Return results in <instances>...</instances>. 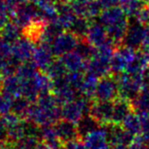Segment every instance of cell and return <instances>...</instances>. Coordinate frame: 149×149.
<instances>
[{"instance_id": "1", "label": "cell", "mask_w": 149, "mask_h": 149, "mask_svg": "<svg viewBox=\"0 0 149 149\" xmlns=\"http://www.w3.org/2000/svg\"><path fill=\"white\" fill-rule=\"evenodd\" d=\"M61 119V105L52 92L39 95L31 104L27 121L41 127L54 125Z\"/></svg>"}, {"instance_id": "2", "label": "cell", "mask_w": 149, "mask_h": 149, "mask_svg": "<svg viewBox=\"0 0 149 149\" xmlns=\"http://www.w3.org/2000/svg\"><path fill=\"white\" fill-rule=\"evenodd\" d=\"M116 76H118L120 97L128 101H132L145 85L143 74H134L123 71Z\"/></svg>"}, {"instance_id": "3", "label": "cell", "mask_w": 149, "mask_h": 149, "mask_svg": "<svg viewBox=\"0 0 149 149\" xmlns=\"http://www.w3.org/2000/svg\"><path fill=\"white\" fill-rule=\"evenodd\" d=\"M89 100L84 96H78L75 99L61 105V119L77 123L86 115L88 114L90 104Z\"/></svg>"}, {"instance_id": "4", "label": "cell", "mask_w": 149, "mask_h": 149, "mask_svg": "<svg viewBox=\"0 0 149 149\" xmlns=\"http://www.w3.org/2000/svg\"><path fill=\"white\" fill-rule=\"evenodd\" d=\"M120 97L118 80L115 76L107 75L99 79L94 93L93 100L113 102Z\"/></svg>"}, {"instance_id": "5", "label": "cell", "mask_w": 149, "mask_h": 149, "mask_svg": "<svg viewBox=\"0 0 149 149\" xmlns=\"http://www.w3.org/2000/svg\"><path fill=\"white\" fill-rule=\"evenodd\" d=\"M10 19L22 30L36 20H44L37 6L33 2H27L18 6Z\"/></svg>"}, {"instance_id": "6", "label": "cell", "mask_w": 149, "mask_h": 149, "mask_svg": "<svg viewBox=\"0 0 149 149\" xmlns=\"http://www.w3.org/2000/svg\"><path fill=\"white\" fill-rule=\"evenodd\" d=\"M136 49L121 45L115 50L110 58V71L118 75L125 70L128 64L135 55Z\"/></svg>"}, {"instance_id": "7", "label": "cell", "mask_w": 149, "mask_h": 149, "mask_svg": "<svg viewBox=\"0 0 149 149\" xmlns=\"http://www.w3.org/2000/svg\"><path fill=\"white\" fill-rule=\"evenodd\" d=\"M112 114H113V102L91 101L88 115L101 126L111 125Z\"/></svg>"}, {"instance_id": "8", "label": "cell", "mask_w": 149, "mask_h": 149, "mask_svg": "<svg viewBox=\"0 0 149 149\" xmlns=\"http://www.w3.org/2000/svg\"><path fill=\"white\" fill-rule=\"evenodd\" d=\"M79 37L73 32L65 30L60 32L52 42V48L55 56H62L65 53H68L74 50L79 42Z\"/></svg>"}, {"instance_id": "9", "label": "cell", "mask_w": 149, "mask_h": 149, "mask_svg": "<svg viewBox=\"0 0 149 149\" xmlns=\"http://www.w3.org/2000/svg\"><path fill=\"white\" fill-rule=\"evenodd\" d=\"M145 32H146V26H144L139 20L136 19L134 22L130 23L128 21V26H127L122 45L134 49L141 48L143 42Z\"/></svg>"}, {"instance_id": "10", "label": "cell", "mask_w": 149, "mask_h": 149, "mask_svg": "<svg viewBox=\"0 0 149 149\" xmlns=\"http://www.w3.org/2000/svg\"><path fill=\"white\" fill-rule=\"evenodd\" d=\"M54 58L55 55L53 53L52 45L47 42H39L35 45L31 60L33 62L39 70L45 71Z\"/></svg>"}, {"instance_id": "11", "label": "cell", "mask_w": 149, "mask_h": 149, "mask_svg": "<svg viewBox=\"0 0 149 149\" xmlns=\"http://www.w3.org/2000/svg\"><path fill=\"white\" fill-rule=\"evenodd\" d=\"M88 149H110V141L105 126H99L83 137Z\"/></svg>"}, {"instance_id": "12", "label": "cell", "mask_w": 149, "mask_h": 149, "mask_svg": "<svg viewBox=\"0 0 149 149\" xmlns=\"http://www.w3.org/2000/svg\"><path fill=\"white\" fill-rule=\"evenodd\" d=\"M52 94L56 98V100L60 104V105L75 99L76 97L80 95L77 90L72 88L68 83L65 76L62 78L53 80Z\"/></svg>"}, {"instance_id": "13", "label": "cell", "mask_w": 149, "mask_h": 149, "mask_svg": "<svg viewBox=\"0 0 149 149\" xmlns=\"http://www.w3.org/2000/svg\"><path fill=\"white\" fill-rule=\"evenodd\" d=\"M35 43L26 36H21L12 44V56L19 63L31 59L35 48Z\"/></svg>"}, {"instance_id": "14", "label": "cell", "mask_w": 149, "mask_h": 149, "mask_svg": "<svg viewBox=\"0 0 149 149\" xmlns=\"http://www.w3.org/2000/svg\"><path fill=\"white\" fill-rule=\"evenodd\" d=\"M86 72L99 79L107 75H109L111 72L110 58L102 56L95 52V54L88 60Z\"/></svg>"}, {"instance_id": "15", "label": "cell", "mask_w": 149, "mask_h": 149, "mask_svg": "<svg viewBox=\"0 0 149 149\" xmlns=\"http://www.w3.org/2000/svg\"><path fill=\"white\" fill-rule=\"evenodd\" d=\"M105 127L107 129L111 147L117 146V145L127 147L133 143L136 138L129 132H127L121 125H105Z\"/></svg>"}, {"instance_id": "16", "label": "cell", "mask_w": 149, "mask_h": 149, "mask_svg": "<svg viewBox=\"0 0 149 149\" xmlns=\"http://www.w3.org/2000/svg\"><path fill=\"white\" fill-rule=\"evenodd\" d=\"M85 39L95 48L102 46L109 40L107 33V30L99 21L98 22H94V21L90 22Z\"/></svg>"}, {"instance_id": "17", "label": "cell", "mask_w": 149, "mask_h": 149, "mask_svg": "<svg viewBox=\"0 0 149 149\" xmlns=\"http://www.w3.org/2000/svg\"><path fill=\"white\" fill-rule=\"evenodd\" d=\"M53 126L58 138L63 145L68 141L73 140L77 137H81L79 135L77 125L72 122L67 121L65 119H60L59 121L54 123Z\"/></svg>"}, {"instance_id": "18", "label": "cell", "mask_w": 149, "mask_h": 149, "mask_svg": "<svg viewBox=\"0 0 149 149\" xmlns=\"http://www.w3.org/2000/svg\"><path fill=\"white\" fill-rule=\"evenodd\" d=\"M22 80L17 75H10L2 79L0 91L14 99V98L22 96Z\"/></svg>"}, {"instance_id": "19", "label": "cell", "mask_w": 149, "mask_h": 149, "mask_svg": "<svg viewBox=\"0 0 149 149\" xmlns=\"http://www.w3.org/2000/svg\"><path fill=\"white\" fill-rule=\"evenodd\" d=\"M61 57V60L63 61L64 65L66 66L68 71H81L86 72V64L88 60L85 59L81 54L76 50L63 54Z\"/></svg>"}, {"instance_id": "20", "label": "cell", "mask_w": 149, "mask_h": 149, "mask_svg": "<svg viewBox=\"0 0 149 149\" xmlns=\"http://www.w3.org/2000/svg\"><path fill=\"white\" fill-rule=\"evenodd\" d=\"M57 12L58 15L56 18V22L60 25L64 31L70 30L71 25L73 24L74 20L77 17L70 4L63 1L57 2Z\"/></svg>"}, {"instance_id": "21", "label": "cell", "mask_w": 149, "mask_h": 149, "mask_svg": "<svg viewBox=\"0 0 149 149\" xmlns=\"http://www.w3.org/2000/svg\"><path fill=\"white\" fill-rule=\"evenodd\" d=\"M133 111L131 102L119 97L113 101V114H112L111 125H121L125 118Z\"/></svg>"}, {"instance_id": "22", "label": "cell", "mask_w": 149, "mask_h": 149, "mask_svg": "<svg viewBox=\"0 0 149 149\" xmlns=\"http://www.w3.org/2000/svg\"><path fill=\"white\" fill-rule=\"evenodd\" d=\"M98 18H99V22L104 28H107L113 24L120 22V21L125 19V18H127V16L120 7L114 6L110 7V8L103 9Z\"/></svg>"}, {"instance_id": "23", "label": "cell", "mask_w": 149, "mask_h": 149, "mask_svg": "<svg viewBox=\"0 0 149 149\" xmlns=\"http://www.w3.org/2000/svg\"><path fill=\"white\" fill-rule=\"evenodd\" d=\"M131 102L133 110L139 115H149V85H144Z\"/></svg>"}, {"instance_id": "24", "label": "cell", "mask_w": 149, "mask_h": 149, "mask_svg": "<svg viewBox=\"0 0 149 149\" xmlns=\"http://www.w3.org/2000/svg\"><path fill=\"white\" fill-rule=\"evenodd\" d=\"M31 81L35 88V89L37 90L39 95L52 92L53 81L44 71H42V72L38 71L37 73L34 75V77L31 79Z\"/></svg>"}, {"instance_id": "25", "label": "cell", "mask_w": 149, "mask_h": 149, "mask_svg": "<svg viewBox=\"0 0 149 149\" xmlns=\"http://www.w3.org/2000/svg\"><path fill=\"white\" fill-rule=\"evenodd\" d=\"M121 125L127 132H129L134 137H140L141 133V121L139 114L135 111H131L126 116L121 123Z\"/></svg>"}, {"instance_id": "26", "label": "cell", "mask_w": 149, "mask_h": 149, "mask_svg": "<svg viewBox=\"0 0 149 149\" xmlns=\"http://www.w3.org/2000/svg\"><path fill=\"white\" fill-rule=\"evenodd\" d=\"M31 104H32L31 102H30L27 98H25L23 96L14 98L13 101L10 112L13 113L14 115H16L17 117L20 118L21 120L27 121L28 114H29V111H30Z\"/></svg>"}, {"instance_id": "27", "label": "cell", "mask_w": 149, "mask_h": 149, "mask_svg": "<svg viewBox=\"0 0 149 149\" xmlns=\"http://www.w3.org/2000/svg\"><path fill=\"white\" fill-rule=\"evenodd\" d=\"M98 81H99V78H97L95 76L86 72L81 88H80V91H79L80 95L88 98L89 100H93Z\"/></svg>"}, {"instance_id": "28", "label": "cell", "mask_w": 149, "mask_h": 149, "mask_svg": "<svg viewBox=\"0 0 149 149\" xmlns=\"http://www.w3.org/2000/svg\"><path fill=\"white\" fill-rule=\"evenodd\" d=\"M120 8L126 14V16L134 18L145 6L144 0H119Z\"/></svg>"}, {"instance_id": "29", "label": "cell", "mask_w": 149, "mask_h": 149, "mask_svg": "<svg viewBox=\"0 0 149 149\" xmlns=\"http://www.w3.org/2000/svg\"><path fill=\"white\" fill-rule=\"evenodd\" d=\"M21 30L22 29L18 27L13 21H10V22L8 21L0 31V37L13 44L18 38L21 37Z\"/></svg>"}, {"instance_id": "30", "label": "cell", "mask_w": 149, "mask_h": 149, "mask_svg": "<svg viewBox=\"0 0 149 149\" xmlns=\"http://www.w3.org/2000/svg\"><path fill=\"white\" fill-rule=\"evenodd\" d=\"M39 71L37 67L31 60L21 62L17 67L15 75H17L22 81H28L34 77V75Z\"/></svg>"}, {"instance_id": "31", "label": "cell", "mask_w": 149, "mask_h": 149, "mask_svg": "<svg viewBox=\"0 0 149 149\" xmlns=\"http://www.w3.org/2000/svg\"><path fill=\"white\" fill-rule=\"evenodd\" d=\"M44 72L47 73V75L50 79H52L53 81V80L64 77L68 72V70L66 66L64 65L63 61L61 60V58L60 59H55L54 58V60L50 63V65L47 68V70Z\"/></svg>"}, {"instance_id": "32", "label": "cell", "mask_w": 149, "mask_h": 149, "mask_svg": "<svg viewBox=\"0 0 149 149\" xmlns=\"http://www.w3.org/2000/svg\"><path fill=\"white\" fill-rule=\"evenodd\" d=\"M89 19H88L86 17L84 16H77L76 19L74 20L73 24L71 25L70 29L68 31H70L73 32L74 34H76L79 38H85L86 31H88V29L89 27L90 24Z\"/></svg>"}, {"instance_id": "33", "label": "cell", "mask_w": 149, "mask_h": 149, "mask_svg": "<svg viewBox=\"0 0 149 149\" xmlns=\"http://www.w3.org/2000/svg\"><path fill=\"white\" fill-rule=\"evenodd\" d=\"M19 62L16 61L14 58L10 57L8 59L0 60V76L2 78L7 76L15 74L17 67L19 66Z\"/></svg>"}, {"instance_id": "34", "label": "cell", "mask_w": 149, "mask_h": 149, "mask_svg": "<svg viewBox=\"0 0 149 149\" xmlns=\"http://www.w3.org/2000/svg\"><path fill=\"white\" fill-rule=\"evenodd\" d=\"M41 141L38 137L26 136L14 143H10V149H35L36 145Z\"/></svg>"}, {"instance_id": "35", "label": "cell", "mask_w": 149, "mask_h": 149, "mask_svg": "<svg viewBox=\"0 0 149 149\" xmlns=\"http://www.w3.org/2000/svg\"><path fill=\"white\" fill-rule=\"evenodd\" d=\"M75 50L81 54L85 59L88 60L95 54L96 48L93 47L92 45H90L85 38H83V39L80 38L78 44L75 48Z\"/></svg>"}, {"instance_id": "36", "label": "cell", "mask_w": 149, "mask_h": 149, "mask_svg": "<svg viewBox=\"0 0 149 149\" xmlns=\"http://www.w3.org/2000/svg\"><path fill=\"white\" fill-rule=\"evenodd\" d=\"M13 99L0 91V115H5L10 112Z\"/></svg>"}, {"instance_id": "37", "label": "cell", "mask_w": 149, "mask_h": 149, "mask_svg": "<svg viewBox=\"0 0 149 149\" xmlns=\"http://www.w3.org/2000/svg\"><path fill=\"white\" fill-rule=\"evenodd\" d=\"M64 149H88L82 137H77L65 143L63 145Z\"/></svg>"}, {"instance_id": "38", "label": "cell", "mask_w": 149, "mask_h": 149, "mask_svg": "<svg viewBox=\"0 0 149 149\" xmlns=\"http://www.w3.org/2000/svg\"><path fill=\"white\" fill-rule=\"evenodd\" d=\"M8 141V133H7V126L3 120L2 116H0V144Z\"/></svg>"}, {"instance_id": "39", "label": "cell", "mask_w": 149, "mask_h": 149, "mask_svg": "<svg viewBox=\"0 0 149 149\" xmlns=\"http://www.w3.org/2000/svg\"><path fill=\"white\" fill-rule=\"evenodd\" d=\"M127 149H148L145 145V143L140 137H136L133 143L127 146Z\"/></svg>"}, {"instance_id": "40", "label": "cell", "mask_w": 149, "mask_h": 149, "mask_svg": "<svg viewBox=\"0 0 149 149\" xmlns=\"http://www.w3.org/2000/svg\"><path fill=\"white\" fill-rule=\"evenodd\" d=\"M102 7V9L110 8V7L117 6L119 4V0H96Z\"/></svg>"}, {"instance_id": "41", "label": "cell", "mask_w": 149, "mask_h": 149, "mask_svg": "<svg viewBox=\"0 0 149 149\" xmlns=\"http://www.w3.org/2000/svg\"><path fill=\"white\" fill-rule=\"evenodd\" d=\"M9 19H10V17L7 15V14L0 13V31H1L2 28L5 26V24L9 21Z\"/></svg>"}, {"instance_id": "42", "label": "cell", "mask_w": 149, "mask_h": 149, "mask_svg": "<svg viewBox=\"0 0 149 149\" xmlns=\"http://www.w3.org/2000/svg\"><path fill=\"white\" fill-rule=\"evenodd\" d=\"M0 13L3 14H8V10H7V4H6V0H0Z\"/></svg>"}, {"instance_id": "43", "label": "cell", "mask_w": 149, "mask_h": 149, "mask_svg": "<svg viewBox=\"0 0 149 149\" xmlns=\"http://www.w3.org/2000/svg\"><path fill=\"white\" fill-rule=\"evenodd\" d=\"M143 76L144 84H145V85H149V65L146 68H145V70H143Z\"/></svg>"}, {"instance_id": "44", "label": "cell", "mask_w": 149, "mask_h": 149, "mask_svg": "<svg viewBox=\"0 0 149 149\" xmlns=\"http://www.w3.org/2000/svg\"><path fill=\"white\" fill-rule=\"evenodd\" d=\"M35 149H52V148H50L49 145H47L45 143H43V141H40L38 143V144L36 145Z\"/></svg>"}, {"instance_id": "45", "label": "cell", "mask_w": 149, "mask_h": 149, "mask_svg": "<svg viewBox=\"0 0 149 149\" xmlns=\"http://www.w3.org/2000/svg\"><path fill=\"white\" fill-rule=\"evenodd\" d=\"M110 149H127L125 146H121V145H117V146H112Z\"/></svg>"}, {"instance_id": "46", "label": "cell", "mask_w": 149, "mask_h": 149, "mask_svg": "<svg viewBox=\"0 0 149 149\" xmlns=\"http://www.w3.org/2000/svg\"><path fill=\"white\" fill-rule=\"evenodd\" d=\"M30 1H31V2H33V3H35L36 1H37V0H30Z\"/></svg>"}, {"instance_id": "47", "label": "cell", "mask_w": 149, "mask_h": 149, "mask_svg": "<svg viewBox=\"0 0 149 149\" xmlns=\"http://www.w3.org/2000/svg\"><path fill=\"white\" fill-rule=\"evenodd\" d=\"M62 149H64V148H62Z\"/></svg>"}, {"instance_id": "48", "label": "cell", "mask_w": 149, "mask_h": 149, "mask_svg": "<svg viewBox=\"0 0 149 149\" xmlns=\"http://www.w3.org/2000/svg\"><path fill=\"white\" fill-rule=\"evenodd\" d=\"M148 149H149V148H148Z\"/></svg>"}]
</instances>
